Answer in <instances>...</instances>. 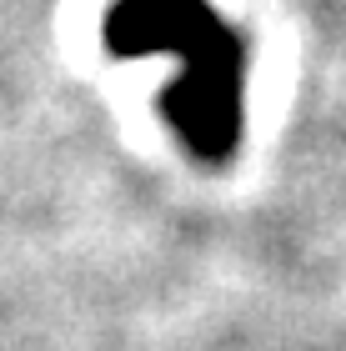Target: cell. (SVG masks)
<instances>
[{"mask_svg": "<svg viewBox=\"0 0 346 351\" xmlns=\"http://www.w3.org/2000/svg\"><path fill=\"white\" fill-rule=\"evenodd\" d=\"M106 40L125 56L176 51L181 81L166 90V116L186 151L221 161L241 136V45L206 0H116L106 15Z\"/></svg>", "mask_w": 346, "mask_h": 351, "instance_id": "1", "label": "cell"}]
</instances>
